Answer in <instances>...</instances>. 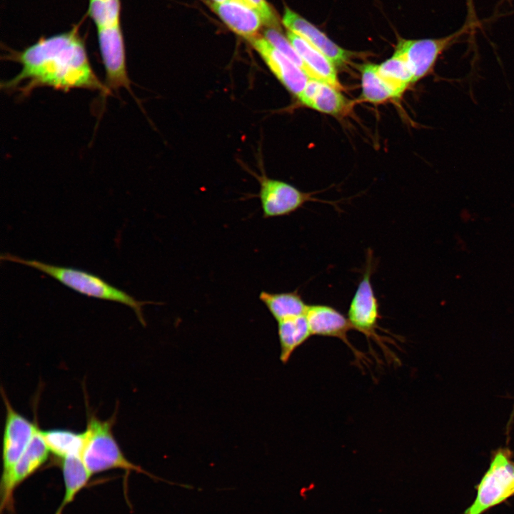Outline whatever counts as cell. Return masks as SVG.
Wrapping results in <instances>:
<instances>
[{"label": "cell", "mask_w": 514, "mask_h": 514, "mask_svg": "<svg viewBox=\"0 0 514 514\" xmlns=\"http://www.w3.org/2000/svg\"><path fill=\"white\" fill-rule=\"evenodd\" d=\"M7 59L19 63L20 71L2 83L6 91L27 96L39 87L69 91L74 89L110 94L95 74L79 29L42 37L22 51H11Z\"/></svg>", "instance_id": "1"}, {"label": "cell", "mask_w": 514, "mask_h": 514, "mask_svg": "<svg viewBox=\"0 0 514 514\" xmlns=\"http://www.w3.org/2000/svg\"><path fill=\"white\" fill-rule=\"evenodd\" d=\"M121 9V0H89L87 12L96 26L106 88L110 93L124 88L131 94Z\"/></svg>", "instance_id": "2"}, {"label": "cell", "mask_w": 514, "mask_h": 514, "mask_svg": "<svg viewBox=\"0 0 514 514\" xmlns=\"http://www.w3.org/2000/svg\"><path fill=\"white\" fill-rule=\"evenodd\" d=\"M1 259L36 269L56 279L65 286L86 296L114 301L127 306L134 311L139 322L143 326L146 325V322L142 308L145 305L155 303L153 302L136 300L126 292L109 284L99 276L87 271L74 268L51 265L34 259H24L9 253H2Z\"/></svg>", "instance_id": "3"}, {"label": "cell", "mask_w": 514, "mask_h": 514, "mask_svg": "<svg viewBox=\"0 0 514 514\" xmlns=\"http://www.w3.org/2000/svg\"><path fill=\"white\" fill-rule=\"evenodd\" d=\"M115 415L101 420L94 414L88 415L85 441L81 457L91 475L111 469L135 471L156 478L141 467L128 460L124 455L112 428Z\"/></svg>", "instance_id": "4"}, {"label": "cell", "mask_w": 514, "mask_h": 514, "mask_svg": "<svg viewBox=\"0 0 514 514\" xmlns=\"http://www.w3.org/2000/svg\"><path fill=\"white\" fill-rule=\"evenodd\" d=\"M475 489L476 497L463 514H483L514 496L513 453L508 447L492 452L489 467Z\"/></svg>", "instance_id": "5"}, {"label": "cell", "mask_w": 514, "mask_h": 514, "mask_svg": "<svg viewBox=\"0 0 514 514\" xmlns=\"http://www.w3.org/2000/svg\"><path fill=\"white\" fill-rule=\"evenodd\" d=\"M475 27L466 22L459 30L440 38L399 39L394 54L405 61L415 83L433 70L438 57L444 51Z\"/></svg>", "instance_id": "6"}, {"label": "cell", "mask_w": 514, "mask_h": 514, "mask_svg": "<svg viewBox=\"0 0 514 514\" xmlns=\"http://www.w3.org/2000/svg\"><path fill=\"white\" fill-rule=\"evenodd\" d=\"M373 269V256L369 251L366 269L351 301L347 317L355 331L384 347L382 337L376 333L381 315L379 303L371 282Z\"/></svg>", "instance_id": "7"}, {"label": "cell", "mask_w": 514, "mask_h": 514, "mask_svg": "<svg viewBox=\"0 0 514 514\" xmlns=\"http://www.w3.org/2000/svg\"><path fill=\"white\" fill-rule=\"evenodd\" d=\"M1 393L6 409L2 439V475H5L26 450L39 426L14 408L3 388Z\"/></svg>", "instance_id": "8"}, {"label": "cell", "mask_w": 514, "mask_h": 514, "mask_svg": "<svg viewBox=\"0 0 514 514\" xmlns=\"http://www.w3.org/2000/svg\"><path fill=\"white\" fill-rule=\"evenodd\" d=\"M259 183L258 197L266 218L289 215L307 202L318 201L313 193L303 192L281 180L262 176Z\"/></svg>", "instance_id": "9"}, {"label": "cell", "mask_w": 514, "mask_h": 514, "mask_svg": "<svg viewBox=\"0 0 514 514\" xmlns=\"http://www.w3.org/2000/svg\"><path fill=\"white\" fill-rule=\"evenodd\" d=\"M49 450L38 427L23 455L1 481V510H11L13 493L16 488L34 474L49 457Z\"/></svg>", "instance_id": "10"}, {"label": "cell", "mask_w": 514, "mask_h": 514, "mask_svg": "<svg viewBox=\"0 0 514 514\" xmlns=\"http://www.w3.org/2000/svg\"><path fill=\"white\" fill-rule=\"evenodd\" d=\"M249 41L277 79L298 96L310 80L309 76L265 38L256 36Z\"/></svg>", "instance_id": "11"}, {"label": "cell", "mask_w": 514, "mask_h": 514, "mask_svg": "<svg viewBox=\"0 0 514 514\" xmlns=\"http://www.w3.org/2000/svg\"><path fill=\"white\" fill-rule=\"evenodd\" d=\"M306 316L313 336L340 339L351 349L359 363L363 361L364 355L348 340V333L354 328L348 317L335 308L323 304L309 305Z\"/></svg>", "instance_id": "12"}, {"label": "cell", "mask_w": 514, "mask_h": 514, "mask_svg": "<svg viewBox=\"0 0 514 514\" xmlns=\"http://www.w3.org/2000/svg\"><path fill=\"white\" fill-rule=\"evenodd\" d=\"M288 31L304 39L324 54L336 66L348 64L354 53L335 44L323 32L289 8H286L282 18Z\"/></svg>", "instance_id": "13"}, {"label": "cell", "mask_w": 514, "mask_h": 514, "mask_svg": "<svg viewBox=\"0 0 514 514\" xmlns=\"http://www.w3.org/2000/svg\"><path fill=\"white\" fill-rule=\"evenodd\" d=\"M211 6L230 29L248 40L257 36L263 24L260 15L241 0L213 2Z\"/></svg>", "instance_id": "14"}, {"label": "cell", "mask_w": 514, "mask_h": 514, "mask_svg": "<svg viewBox=\"0 0 514 514\" xmlns=\"http://www.w3.org/2000/svg\"><path fill=\"white\" fill-rule=\"evenodd\" d=\"M287 38L301 57L309 78L325 82L341 91L336 65L321 51L296 34L288 31Z\"/></svg>", "instance_id": "15"}, {"label": "cell", "mask_w": 514, "mask_h": 514, "mask_svg": "<svg viewBox=\"0 0 514 514\" xmlns=\"http://www.w3.org/2000/svg\"><path fill=\"white\" fill-rule=\"evenodd\" d=\"M298 98L304 106L331 115L341 114L348 104L340 90L325 82L311 79Z\"/></svg>", "instance_id": "16"}, {"label": "cell", "mask_w": 514, "mask_h": 514, "mask_svg": "<svg viewBox=\"0 0 514 514\" xmlns=\"http://www.w3.org/2000/svg\"><path fill=\"white\" fill-rule=\"evenodd\" d=\"M277 323L280 360L286 364L293 352L313 335L306 315L291 317Z\"/></svg>", "instance_id": "17"}, {"label": "cell", "mask_w": 514, "mask_h": 514, "mask_svg": "<svg viewBox=\"0 0 514 514\" xmlns=\"http://www.w3.org/2000/svg\"><path fill=\"white\" fill-rule=\"evenodd\" d=\"M259 299L277 322L306 315L309 306L306 303L297 290L282 293L262 291L259 294Z\"/></svg>", "instance_id": "18"}, {"label": "cell", "mask_w": 514, "mask_h": 514, "mask_svg": "<svg viewBox=\"0 0 514 514\" xmlns=\"http://www.w3.org/2000/svg\"><path fill=\"white\" fill-rule=\"evenodd\" d=\"M62 459L61 468L65 485L64 499L55 514H61L77 493L86 485L91 474L80 455H70Z\"/></svg>", "instance_id": "19"}, {"label": "cell", "mask_w": 514, "mask_h": 514, "mask_svg": "<svg viewBox=\"0 0 514 514\" xmlns=\"http://www.w3.org/2000/svg\"><path fill=\"white\" fill-rule=\"evenodd\" d=\"M378 72L393 92L394 99L400 98L406 89L414 83L413 76L408 66L395 54L378 65Z\"/></svg>", "instance_id": "20"}, {"label": "cell", "mask_w": 514, "mask_h": 514, "mask_svg": "<svg viewBox=\"0 0 514 514\" xmlns=\"http://www.w3.org/2000/svg\"><path fill=\"white\" fill-rule=\"evenodd\" d=\"M41 435L49 451L63 458L70 455H81L85 433L67 429L41 430Z\"/></svg>", "instance_id": "21"}, {"label": "cell", "mask_w": 514, "mask_h": 514, "mask_svg": "<svg viewBox=\"0 0 514 514\" xmlns=\"http://www.w3.org/2000/svg\"><path fill=\"white\" fill-rule=\"evenodd\" d=\"M360 69L362 96L364 100L378 104L389 99H394L393 92L379 76L377 64H365L361 66Z\"/></svg>", "instance_id": "22"}, {"label": "cell", "mask_w": 514, "mask_h": 514, "mask_svg": "<svg viewBox=\"0 0 514 514\" xmlns=\"http://www.w3.org/2000/svg\"><path fill=\"white\" fill-rule=\"evenodd\" d=\"M263 34L266 40L290 59L309 76L308 70L301 57L288 38L286 39L280 31V29L268 27L263 31Z\"/></svg>", "instance_id": "23"}, {"label": "cell", "mask_w": 514, "mask_h": 514, "mask_svg": "<svg viewBox=\"0 0 514 514\" xmlns=\"http://www.w3.org/2000/svg\"><path fill=\"white\" fill-rule=\"evenodd\" d=\"M253 9L261 16L264 24L268 27L281 29L279 20L266 0H241Z\"/></svg>", "instance_id": "24"}, {"label": "cell", "mask_w": 514, "mask_h": 514, "mask_svg": "<svg viewBox=\"0 0 514 514\" xmlns=\"http://www.w3.org/2000/svg\"><path fill=\"white\" fill-rule=\"evenodd\" d=\"M468 7V23L471 25L476 26L478 22L475 15L473 0H466Z\"/></svg>", "instance_id": "25"}, {"label": "cell", "mask_w": 514, "mask_h": 514, "mask_svg": "<svg viewBox=\"0 0 514 514\" xmlns=\"http://www.w3.org/2000/svg\"><path fill=\"white\" fill-rule=\"evenodd\" d=\"M513 418H514V407H513V410L512 414L510 415V420L508 423L507 432H506L507 435H508V433H509L510 426V424L512 423Z\"/></svg>", "instance_id": "26"}, {"label": "cell", "mask_w": 514, "mask_h": 514, "mask_svg": "<svg viewBox=\"0 0 514 514\" xmlns=\"http://www.w3.org/2000/svg\"><path fill=\"white\" fill-rule=\"evenodd\" d=\"M213 2H215V3H223V2H226V1H228V0H213Z\"/></svg>", "instance_id": "27"}]
</instances>
